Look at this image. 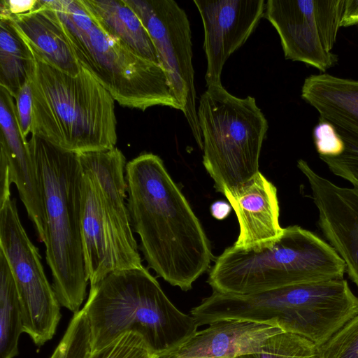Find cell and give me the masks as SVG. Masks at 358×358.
<instances>
[{"label":"cell","instance_id":"cell-1","mask_svg":"<svg viewBox=\"0 0 358 358\" xmlns=\"http://www.w3.org/2000/svg\"><path fill=\"white\" fill-rule=\"evenodd\" d=\"M125 179L131 225L148 267L172 286L191 289L215 259L200 220L158 155L128 162Z\"/></svg>","mask_w":358,"mask_h":358},{"label":"cell","instance_id":"cell-3","mask_svg":"<svg viewBox=\"0 0 358 358\" xmlns=\"http://www.w3.org/2000/svg\"><path fill=\"white\" fill-rule=\"evenodd\" d=\"M42 194L46 262L61 305L73 314L86 296L80 220L81 166L78 154L31 134L28 140Z\"/></svg>","mask_w":358,"mask_h":358},{"label":"cell","instance_id":"cell-11","mask_svg":"<svg viewBox=\"0 0 358 358\" xmlns=\"http://www.w3.org/2000/svg\"><path fill=\"white\" fill-rule=\"evenodd\" d=\"M203 26L206 87L222 85L223 66L264 17V0H194Z\"/></svg>","mask_w":358,"mask_h":358},{"label":"cell","instance_id":"cell-22","mask_svg":"<svg viewBox=\"0 0 358 358\" xmlns=\"http://www.w3.org/2000/svg\"><path fill=\"white\" fill-rule=\"evenodd\" d=\"M239 358H320L317 347L300 335L282 331L266 338L259 348Z\"/></svg>","mask_w":358,"mask_h":358},{"label":"cell","instance_id":"cell-13","mask_svg":"<svg viewBox=\"0 0 358 358\" xmlns=\"http://www.w3.org/2000/svg\"><path fill=\"white\" fill-rule=\"evenodd\" d=\"M264 17L277 31L285 59L310 65L324 73L337 62L321 42L314 0H268Z\"/></svg>","mask_w":358,"mask_h":358},{"label":"cell","instance_id":"cell-28","mask_svg":"<svg viewBox=\"0 0 358 358\" xmlns=\"http://www.w3.org/2000/svg\"><path fill=\"white\" fill-rule=\"evenodd\" d=\"M313 138L319 156L334 157L344 150V143L335 127L320 118L313 130Z\"/></svg>","mask_w":358,"mask_h":358},{"label":"cell","instance_id":"cell-29","mask_svg":"<svg viewBox=\"0 0 358 358\" xmlns=\"http://www.w3.org/2000/svg\"><path fill=\"white\" fill-rule=\"evenodd\" d=\"M31 79L24 84L14 97L19 126L26 139L31 134L33 127V94Z\"/></svg>","mask_w":358,"mask_h":358},{"label":"cell","instance_id":"cell-2","mask_svg":"<svg viewBox=\"0 0 358 358\" xmlns=\"http://www.w3.org/2000/svg\"><path fill=\"white\" fill-rule=\"evenodd\" d=\"M83 308L89 322L91 353L133 332L162 358L198 331L194 318L173 305L144 266L111 273L90 285Z\"/></svg>","mask_w":358,"mask_h":358},{"label":"cell","instance_id":"cell-31","mask_svg":"<svg viewBox=\"0 0 358 358\" xmlns=\"http://www.w3.org/2000/svg\"><path fill=\"white\" fill-rule=\"evenodd\" d=\"M12 184L8 164L6 159L0 156V206L11 199Z\"/></svg>","mask_w":358,"mask_h":358},{"label":"cell","instance_id":"cell-19","mask_svg":"<svg viewBox=\"0 0 358 358\" xmlns=\"http://www.w3.org/2000/svg\"><path fill=\"white\" fill-rule=\"evenodd\" d=\"M80 1L108 34L122 42L140 56L161 65L148 31L124 0Z\"/></svg>","mask_w":358,"mask_h":358},{"label":"cell","instance_id":"cell-10","mask_svg":"<svg viewBox=\"0 0 358 358\" xmlns=\"http://www.w3.org/2000/svg\"><path fill=\"white\" fill-rule=\"evenodd\" d=\"M138 15L156 48L171 90L201 150L192 32L185 11L173 0H124Z\"/></svg>","mask_w":358,"mask_h":358},{"label":"cell","instance_id":"cell-5","mask_svg":"<svg viewBox=\"0 0 358 358\" xmlns=\"http://www.w3.org/2000/svg\"><path fill=\"white\" fill-rule=\"evenodd\" d=\"M81 232L90 285L143 267L127 206L126 158L117 147L78 154Z\"/></svg>","mask_w":358,"mask_h":358},{"label":"cell","instance_id":"cell-30","mask_svg":"<svg viewBox=\"0 0 358 358\" xmlns=\"http://www.w3.org/2000/svg\"><path fill=\"white\" fill-rule=\"evenodd\" d=\"M38 3V0L27 1H0V18L11 17L29 13L34 10Z\"/></svg>","mask_w":358,"mask_h":358},{"label":"cell","instance_id":"cell-16","mask_svg":"<svg viewBox=\"0 0 358 358\" xmlns=\"http://www.w3.org/2000/svg\"><path fill=\"white\" fill-rule=\"evenodd\" d=\"M279 327L245 320L225 319L197 331L177 349L162 358H239L257 351Z\"/></svg>","mask_w":358,"mask_h":358},{"label":"cell","instance_id":"cell-14","mask_svg":"<svg viewBox=\"0 0 358 358\" xmlns=\"http://www.w3.org/2000/svg\"><path fill=\"white\" fill-rule=\"evenodd\" d=\"M0 156L7 162L12 183L17 189L36 234L44 235L45 213L36 169L28 140L20 130L13 97L0 86Z\"/></svg>","mask_w":358,"mask_h":358},{"label":"cell","instance_id":"cell-26","mask_svg":"<svg viewBox=\"0 0 358 358\" xmlns=\"http://www.w3.org/2000/svg\"><path fill=\"white\" fill-rule=\"evenodd\" d=\"M317 350L320 358H358V313Z\"/></svg>","mask_w":358,"mask_h":358},{"label":"cell","instance_id":"cell-7","mask_svg":"<svg viewBox=\"0 0 358 358\" xmlns=\"http://www.w3.org/2000/svg\"><path fill=\"white\" fill-rule=\"evenodd\" d=\"M58 14L82 67L120 105L145 110L155 106L183 108L159 64L140 56L108 34L80 0H49Z\"/></svg>","mask_w":358,"mask_h":358},{"label":"cell","instance_id":"cell-21","mask_svg":"<svg viewBox=\"0 0 358 358\" xmlns=\"http://www.w3.org/2000/svg\"><path fill=\"white\" fill-rule=\"evenodd\" d=\"M24 332L22 310L9 264L0 250V358H14Z\"/></svg>","mask_w":358,"mask_h":358},{"label":"cell","instance_id":"cell-15","mask_svg":"<svg viewBox=\"0 0 358 358\" xmlns=\"http://www.w3.org/2000/svg\"><path fill=\"white\" fill-rule=\"evenodd\" d=\"M240 228L234 246L250 250L273 242L282 234L275 186L260 171L234 194L224 195Z\"/></svg>","mask_w":358,"mask_h":358},{"label":"cell","instance_id":"cell-23","mask_svg":"<svg viewBox=\"0 0 358 358\" xmlns=\"http://www.w3.org/2000/svg\"><path fill=\"white\" fill-rule=\"evenodd\" d=\"M91 353L89 322L83 308L73 314L50 358H87Z\"/></svg>","mask_w":358,"mask_h":358},{"label":"cell","instance_id":"cell-9","mask_svg":"<svg viewBox=\"0 0 358 358\" xmlns=\"http://www.w3.org/2000/svg\"><path fill=\"white\" fill-rule=\"evenodd\" d=\"M0 250L14 278L24 332L41 346L55 334L61 305L46 277L38 249L21 222L15 199L0 206Z\"/></svg>","mask_w":358,"mask_h":358},{"label":"cell","instance_id":"cell-25","mask_svg":"<svg viewBox=\"0 0 358 358\" xmlns=\"http://www.w3.org/2000/svg\"><path fill=\"white\" fill-rule=\"evenodd\" d=\"M346 0H314V15L324 48L331 52L344 14Z\"/></svg>","mask_w":358,"mask_h":358},{"label":"cell","instance_id":"cell-17","mask_svg":"<svg viewBox=\"0 0 358 358\" xmlns=\"http://www.w3.org/2000/svg\"><path fill=\"white\" fill-rule=\"evenodd\" d=\"M8 19L35 55L67 74L80 73L82 66L63 23L46 0H38L34 10Z\"/></svg>","mask_w":358,"mask_h":358},{"label":"cell","instance_id":"cell-24","mask_svg":"<svg viewBox=\"0 0 358 358\" xmlns=\"http://www.w3.org/2000/svg\"><path fill=\"white\" fill-rule=\"evenodd\" d=\"M334 126L343 141L344 150L337 156L319 157L334 174L349 181L358 189V134Z\"/></svg>","mask_w":358,"mask_h":358},{"label":"cell","instance_id":"cell-32","mask_svg":"<svg viewBox=\"0 0 358 358\" xmlns=\"http://www.w3.org/2000/svg\"><path fill=\"white\" fill-rule=\"evenodd\" d=\"M231 210V205L223 201H215L210 206L211 215L213 217L219 220L226 218Z\"/></svg>","mask_w":358,"mask_h":358},{"label":"cell","instance_id":"cell-4","mask_svg":"<svg viewBox=\"0 0 358 358\" xmlns=\"http://www.w3.org/2000/svg\"><path fill=\"white\" fill-rule=\"evenodd\" d=\"M34 55L31 134L76 154L115 148L117 120L111 95L83 67L73 76Z\"/></svg>","mask_w":358,"mask_h":358},{"label":"cell","instance_id":"cell-8","mask_svg":"<svg viewBox=\"0 0 358 358\" xmlns=\"http://www.w3.org/2000/svg\"><path fill=\"white\" fill-rule=\"evenodd\" d=\"M203 165L215 189L234 194L259 172L268 121L255 98H239L222 85H210L197 109Z\"/></svg>","mask_w":358,"mask_h":358},{"label":"cell","instance_id":"cell-20","mask_svg":"<svg viewBox=\"0 0 358 358\" xmlns=\"http://www.w3.org/2000/svg\"><path fill=\"white\" fill-rule=\"evenodd\" d=\"M35 67L34 53L8 18H0V86L13 97L29 80Z\"/></svg>","mask_w":358,"mask_h":358},{"label":"cell","instance_id":"cell-6","mask_svg":"<svg viewBox=\"0 0 358 358\" xmlns=\"http://www.w3.org/2000/svg\"><path fill=\"white\" fill-rule=\"evenodd\" d=\"M345 265L334 249L294 225L270 244L250 250L227 248L215 260L207 282L213 292L244 295L290 285L343 279Z\"/></svg>","mask_w":358,"mask_h":358},{"label":"cell","instance_id":"cell-12","mask_svg":"<svg viewBox=\"0 0 358 358\" xmlns=\"http://www.w3.org/2000/svg\"><path fill=\"white\" fill-rule=\"evenodd\" d=\"M297 167L310 185L323 235L343 260L345 271L358 288V189L335 185L303 159L297 161Z\"/></svg>","mask_w":358,"mask_h":358},{"label":"cell","instance_id":"cell-18","mask_svg":"<svg viewBox=\"0 0 358 358\" xmlns=\"http://www.w3.org/2000/svg\"><path fill=\"white\" fill-rule=\"evenodd\" d=\"M302 99L334 125L358 134V80L322 73L307 77Z\"/></svg>","mask_w":358,"mask_h":358},{"label":"cell","instance_id":"cell-27","mask_svg":"<svg viewBox=\"0 0 358 358\" xmlns=\"http://www.w3.org/2000/svg\"><path fill=\"white\" fill-rule=\"evenodd\" d=\"M87 358H159L138 334L122 335L101 350L90 353Z\"/></svg>","mask_w":358,"mask_h":358}]
</instances>
